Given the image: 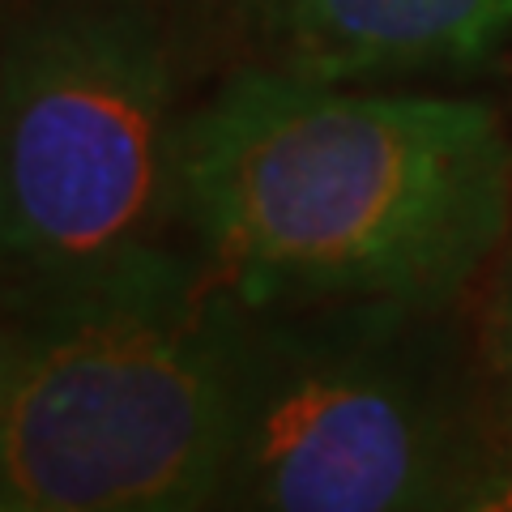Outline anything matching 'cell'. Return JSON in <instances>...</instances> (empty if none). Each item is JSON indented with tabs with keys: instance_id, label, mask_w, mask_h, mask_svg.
Instances as JSON below:
<instances>
[{
	"instance_id": "1",
	"label": "cell",
	"mask_w": 512,
	"mask_h": 512,
	"mask_svg": "<svg viewBox=\"0 0 512 512\" xmlns=\"http://www.w3.org/2000/svg\"><path fill=\"white\" fill-rule=\"evenodd\" d=\"M175 222L244 303L436 312L512 218L500 111L248 69L180 116Z\"/></svg>"
},
{
	"instance_id": "2",
	"label": "cell",
	"mask_w": 512,
	"mask_h": 512,
	"mask_svg": "<svg viewBox=\"0 0 512 512\" xmlns=\"http://www.w3.org/2000/svg\"><path fill=\"white\" fill-rule=\"evenodd\" d=\"M0 303V512L218 508L235 291L205 256L154 239Z\"/></svg>"
},
{
	"instance_id": "3",
	"label": "cell",
	"mask_w": 512,
	"mask_h": 512,
	"mask_svg": "<svg viewBox=\"0 0 512 512\" xmlns=\"http://www.w3.org/2000/svg\"><path fill=\"white\" fill-rule=\"evenodd\" d=\"M175 56L150 0H35L0 30V278L154 244L175 218Z\"/></svg>"
},
{
	"instance_id": "4",
	"label": "cell",
	"mask_w": 512,
	"mask_h": 512,
	"mask_svg": "<svg viewBox=\"0 0 512 512\" xmlns=\"http://www.w3.org/2000/svg\"><path fill=\"white\" fill-rule=\"evenodd\" d=\"M406 308L235 295L231 436L218 508H457L478 474L402 342Z\"/></svg>"
},
{
	"instance_id": "5",
	"label": "cell",
	"mask_w": 512,
	"mask_h": 512,
	"mask_svg": "<svg viewBox=\"0 0 512 512\" xmlns=\"http://www.w3.org/2000/svg\"><path fill=\"white\" fill-rule=\"evenodd\" d=\"M278 69L359 82L457 69L512 39V0H239Z\"/></svg>"
},
{
	"instance_id": "6",
	"label": "cell",
	"mask_w": 512,
	"mask_h": 512,
	"mask_svg": "<svg viewBox=\"0 0 512 512\" xmlns=\"http://www.w3.org/2000/svg\"><path fill=\"white\" fill-rule=\"evenodd\" d=\"M491 367H495V384H500V406L512 431V274L500 295V308L491 320Z\"/></svg>"
},
{
	"instance_id": "7",
	"label": "cell",
	"mask_w": 512,
	"mask_h": 512,
	"mask_svg": "<svg viewBox=\"0 0 512 512\" xmlns=\"http://www.w3.org/2000/svg\"><path fill=\"white\" fill-rule=\"evenodd\" d=\"M5 372H9V325L5 312H0V389H5Z\"/></svg>"
},
{
	"instance_id": "8",
	"label": "cell",
	"mask_w": 512,
	"mask_h": 512,
	"mask_svg": "<svg viewBox=\"0 0 512 512\" xmlns=\"http://www.w3.org/2000/svg\"><path fill=\"white\" fill-rule=\"evenodd\" d=\"M0 30H5V26H0Z\"/></svg>"
}]
</instances>
